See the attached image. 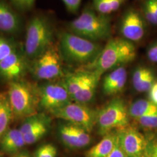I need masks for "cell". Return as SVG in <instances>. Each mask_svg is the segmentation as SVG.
<instances>
[{
    "label": "cell",
    "mask_w": 157,
    "mask_h": 157,
    "mask_svg": "<svg viewBox=\"0 0 157 157\" xmlns=\"http://www.w3.org/2000/svg\"><path fill=\"white\" fill-rule=\"evenodd\" d=\"M26 145L24 137L19 129H9L0 139L1 150L6 153L13 154Z\"/></svg>",
    "instance_id": "e0dca14e"
},
{
    "label": "cell",
    "mask_w": 157,
    "mask_h": 157,
    "mask_svg": "<svg viewBox=\"0 0 157 157\" xmlns=\"http://www.w3.org/2000/svg\"><path fill=\"white\" fill-rule=\"evenodd\" d=\"M118 141L128 157H144L147 140L145 136L130 124L116 130Z\"/></svg>",
    "instance_id": "30bf717a"
},
{
    "label": "cell",
    "mask_w": 157,
    "mask_h": 157,
    "mask_svg": "<svg viewBox=\"0 0 157 157\" xmlns=\"http://www.w3.org/2000/svg\"><path fill=\"white\" fill-rule=\"evenodd\" d=\"M23 157V153H21V154H19L16 155H15L14 157Z\"/></svg>",
    "instance_id": "d590c367"
},
{
    "label": "cell",
    "mask_w": 157,
    "mask_h": 157,
    "mask_svg": "<svg viewBox=\"0 0 157 157\" xmlns=\"http://www.w3.org/2000/svg\"><path fill=\"white\" fill-rule=\"evenodd\" d=\"M69 29L71 33L94 42L105 40L111 36V18L86 8L69 23Z\"/></svg>",
    "instance_id": "277c9868"
},
{
    "label": "cell",
    "mask_w": 157,
    "mask_h": 157,
    "mask_svg": "<svg viewBox=\"0 0 157 157\" xmlns=\"http://www.w3.org/2000/svg\"><path fill=\"white\" fill-rule=\"evenodd\" d=\"M62 60L58 48L52 45L32 61L30 69L35 78L50 80L63 76Z\"/></svg>",
    "instance_id": "52a82bcc"
},
{
    "label": "cell",
    "mask_w": 157,
    "mask_h": 157,
    "mask_svg": "<svg viewBox=\"0 0 157 157\" xmlns=\"http://www.w3.org/2000/svg\"><path fill=\"white\" fill-rule=\"evenodd\" d=\"M7 94L14 117L26 119L38 113L40 108L38 86L21 79L10 83Z\"/></svg>",
    "instance_id": "5b68a950"
},
{
    "label": "cell",
    "mask_w": 157,
    "mask_h": 157,
    "mask_svg": "<svg viewBox=\"0 0 157 157\" xmlns=\"http://www.w3.org/2000/svg\"><path fill=\"white\" fill-rule=\"evenodd\" d=\"M129 109L124 101L115 98L98 111L96 125L98 132L103 136L129 125Z\"/></svg>",
    "instance_id": "8992f818"
},
{
    "label": "cell",
    "mask_w": 157,
    "mask_h": 157,
    "mask_svg": "<svg viewBox=\"0 0 157 157\" xmlns=\"http://www.w3.org/2000/svg\"><path fill=\"white\" fill-rule=\"evenodd\" d=\"M67 8L72 13H75L78 10L82 0H62Z\"/></svg>",
    "instance_id": "1f68e13d"
},
{
    "label": "cell",
    "mask_w": 157,
    "mask_h": 157,
    "mask_svg": "<svg viewBox=\"0 0 157 157\" xmlns=\"http://www.w3.org/2000/svg\"><path fill=\"white\" fill-rule=\"evenodd\" d=\"M89 72V70L87 69L80 70L67 74L63 79L61 82L62 84L66 88L72 99L82 87Z\"/></svg>",
    "instance_id": "d6986e66"
},
{
    "label": "cell",
    "mask_w": 157,
    "mask_h": 157,
    "mask_svg": "<svg viewBox=\"0 0 157 157\" xmlns=\"http://www.w3.org/2000/svg\"><path fill=\"white\" fill-rule=\"evenodd\" d=\"M23 157H30V156L28 155V154H25V153H23Z\"/></svg>",
    "instance_id": "8d00e7d4"
},
{
    "label": "cell",
    "mask_w": 157,
    "mask_h": 157,
    "mask_svg": "<svg viewBox=\"0 0 157 157\" xmlns=\"http://www.w3.org/2000/svg\"><path fill=\"white\" fill-rule=\"evenodd\" d=\"M13 117L8 94H0V139L8 130Z\"/></svg>",
    "instance_id": "ffe728a7"
},
{
    "label": "cell",
    "mask_w": 157,
    "mask_h": 157,
    "mask_svg": "<svg viewBox=\"0 0 157 157\" xmlns=\"http://www.w3.org/2000/svg\"><path fill=\"white\" fill-rule=\"evenodd\" d=\"M22 17L11 6L0 0V32L10 36L21 33L23 29Z\"/></svg>",
    "instance_id": "5bb4252c"
},
{
    "label": "cell",
    "mask_w": 157,
    "mask_h": 157,
    "mask_svg": "<svg viewBox=\"0 0 157 157\" xmlns=\"http://www.w3.org/2000/svg\"><path fill=\"white\" fill-rule=\"evenodd\" d=\"M147 55L151 62L157 63V43H154L149 46Z\"/></svg>",
    "instance_id": "d6a6232c"
},
{
    "label": "cell",
    "mask_w": 157,
    "mask_h": 157,
    "mask_svg": "<svg viewBox=\"0 0 157 157\" xmlns=\"http://www.w3.org/2000/svg\"><path fill=\"white\" fill-rule=\"evenodd\" d=\"M117 135L116 132L104 136L102 139L86 152V157H107L113 149Z\"/></svg>",
    "instance_id": "ac0fdd59"
},
{
    "label": "cell",
    "mask_w": 157,
    "mask_h": 157,
    "mask_svg": "<svg viewBox=\"0 0 157 157\" xmlns=\"http://www.w3.org/2000/svg\"><path fill=\"white\" fill-rule=\"evenodd\" d=\"M149 97L150 100L157 105V82H155L150 90Z\"/></svg>",
    "instance_id": "e575fe53"
},
{
    "label": "cell",
    "mask_w": 157,
    "mask_h": 157,
    "mask_svg": "<svg viewBox=\"0 0 157 157\" xmlns=\"http://www.w3.org/2000/svg\"><path fill=\"white\" fill-rule=\"evenodd\" d=\"M56 147L50 144H45L40 146L36 152V157H56Z\"/></svg>",
    "instance_id": "83f0119b"
},
{
    "label": "cell",
    "mask_w": 157,
    "mask_h": 157,
    "mask_svg": "<svg viewBox=\"0 0 157 157\" xmlns=\"http://www.w3.org/2000/svg\"><path fill=\"white\" fill-rule=\"evenodd\" d=\"M89 70L90 71L89 74L84 84L72 97L74 102L86 105L93 99L95 95L97 87L101 76L94 71Z\"/></svg>",
    "instance_id": "2e32d148"
},
{
    "label": "cell",
    "mask_w": 157,
    "mask_h": 157,
    "mask_svg": "<svg viewBox=\"0 0 157 157\" xmlns=\"http://www.w3.org/2000/svg\"><path fill=\"white\" fill-rule=\"evenodd\" d=\"M135 119L137 124L144 129L148 130L157 129V114L144 116Z\"/></svg>",
    "instance_id": "4316f807"
},
{
    "label": "cell",
    "mask_w": 157,
    "mask_h": 157,
    "mask_svg": "<svg viewBox=\"0 0 157 157\" xmlns=\"http://www.w3.org/2000/svg\"><path fill=\"white\" fill-rule=\"evenodd\" d=\"M144 157H157V136L147 140Z\"/></svg>",
    "instance_id": "4dcf8cb0"
},
{
    "label": "cell",
    "mask_w": 157,
    "mask_h": 157,
    "mask_svg": "<svg viewBox=\"0 0 157 157\" xmlns=\"http://www.w3.org/2000/svg\"><path fill=\"white\" fill-rule=\"evenodd\" d=\"M103 47L98 42L80 37L70 32L59 36L58 50L62 60L74 66H88L95 62Z\"/></svg>",
    "instance_id": "6da1fadb"
},
{
    "label": "cell",
    "mask_w": 157,
    "mask_h": 157,
    "mask_svg": "<svg viewBox=\"0 0 157 157\" xmlns=\"http://www.w3.org/2000/svg\"><path fill=\"white\" fill-rule=\"evenodd\" d=\"M24 51L19 48L0 61V78L10 82L22 79L30 69Z\"/></svg>",
    "instance_id": "7c38bea8"
},
{
    "label": "cell",
    "mask_w": 157,
    "mask_h": 157,
    "mask_svg": "<svg viewBox=\"0 0 157 157\" xmlns=\"http://www.w3.org/2000/svg\"><path fill=\"white\" fill-rule=\"evenodd\" d=\"M126 0H92L93 6L98 13L108 15L117 11Z\"/></svg>",
    "instance_id": "603a6c76"
},
{
    "label": "cell",
    "mask_w": 157,
    "mask_h": 157,
    "mask_svg": "<svg viewBox=\"0 0 157 157\" xmlns=\"http://www.w3.org/2000/svg\"><path fill=\"white\" fill-rule=\"evenodd\" d=\"M50 126V123L45 124L41 127L34 129L28 134L23 135L26 145L32 144L42 139L48 132Z\"/></svg>",
    "instance_id": "484cf974"
},
{
    "label": "cell",
    "mask_w": 157,
    "mask_h": 157,
    "mask_svg": "<svg viewBox=\"0 0 157 157\" xmlns=\"http://www.w3.org/2000/svg\"><path fill=\"white\" fill-rule=\"evenodd\" d=\"M136 56V49L133 42L123 37L113 38L108 40L95 62L86 67L101 76L108 71L132 62Z\"/></svg>",
    "instance_id": "7a4b0ae2"
},
{
    "label": "cell",
    "mask_w": 157,
    "mask_h": 157,
    "mask_svg": "<svg viewBox=\"0 0 157 157\" xmlns=\"http://www.w3.org/2000/svg\"><path fill=\"white\" fill-rule=\"evenodd\" d=\"M14 40L0 35V61L19 49Z\"/></svg>",
    "instance_id": "d4e9b609"
},
{
    "label": "cell",
    "mask_w": 157,
    "mask_h": 157,
    "mask_svg": "<svg viewBox=\"0 0 157 157\" xmlns=\"http://www.w3.org/2000/svg\"><path fill=\"white\" fill-rule=\"evenodd\" d=\"M119 31L124 39L133 43L140 41L146 35L147 21L140 12L130 9L122 17Z\"/></svg>",
    "instance_id": "8fae6325"
},
{
    "label": "cell",
    "mask_w": 157,
    "mask_h": 157,
    "mask_svg": "<svg viewBox=\"0 0 157 157\" xmlns=\"http://www.w3.org/2000/svg\"><path fill=\"white\" fill-rule=\"evenodd\" d=\"M39 90L40 108L50 113L73 101L62 82L46 83Z\"/></svg>",
    "instance_id": "9c48e42d"
},
{
    "label": "cell",
    "mask_w": 157,
    "mask_h": 157,
    "mask_svg": "<svg viewBox=\"0 0 157 157\" xmlns=\"http://www.w3.org/2000/svg\"><path fill=\"white\" fill-rule=\"evenodd\" d=\"M97 113L86 104L74 101L50 112L54 117L82 127L89 133L96 125Z\"/></svg>",
    "instance_id": "ba28073f"
},
{
    "label": "cell",
    "mask_w": 157,
    "mask_h": 157,
    "mask_svg": "<svg viewBox=\"0 0 157 157\" xmlns=\"http://www.w3.org/2000/svg\"><path fill=\"white\" fill-rule=\"evenodd\" d=\"M127 71L123 66L117 67L104 78L102 90L108 95H114L124 89L127 81Z\"/></svg>",
    "instance_id": "9a60e30c"
},
{
    "label": "cell",
    "mask_w": 157,
    "mask_h": 157,
    "mask_svg": "<svg viewBox=\"0 0 157 157\" xmlns=\"http://www.w3.org/2000/svg\"><path fill=\"white\" fill-rule=\"evenodd\" d=\"M130 117L136 119L144 116L157 114V105L151 100H138L129 108Z\"/></svg>",
    "instance_id": "44dd1931"
},
{
    "label": "cell",
    "mask_w": 157,
    "mask_h": 157,
    "mask_svg": "<svg viewBox=\"0 0 157 157\" xmlns=\"http://www.w3.org/2000/svg\"><path fill=\"white\" fill-rule=\"evenodd\" d=\"M148 69L149 68L145 67H139L135 69L132 77V83L135 90L137 91L138 90L140 84Z\"/></svg>",
    "instance_id": "f1b7e54d"
},
{
    "label": "cell",
    "mask_w": 157,
    "mask_h": 157,
    "mask_svg": "<svg viewBox=\"0 0 157 157\" xmlns=\"http://www.w3.org/2000/svg\"><path fill=\"white\" fill-rule=\"evenodd\" d=\"M147 22L157 25V0H145L142 6V12Z\"/></svg>",
    "instance_id": "cb8c5ba5"
},
{
    "label": "cell",
    "mask_w": 157,
    "mask_h": 157,
    "mask_svg": "<svg viewBox=\"0 0 157 157\" xmlns=\"http://www.w3.org/2000/svg\"><path fill=\"white\" fill-rule=\"evenodd\" d=\"M12 4L21 11H26L30 10L34 4L36 0H10Z\"/></svg>",
    "instance_id": "f546056e"
},
{
    "label": "cell",
    "mask_w": 157,
    "mask_h": 157,
    "mask_svg": "<svg viewBox=\"0 0 157 157\" xmlns=\"http://www.w3.org/2000/svg\"><path fill=\"white\" fill-rule=\"evenodd\" d=\"M55 29L50 19L39 15L29 22L25 36L24 52L29 61H33L52 45Z\"/></svg>",
    "instance_id": "3957f363"
},
{
    "label": "cell",
    "mask_w": 157,
    "mask_h": 157,
    "mask_svg": "<svg viewBox=\"0 0 157 157\" xmlns=\"http://www.w3.org/2000/svg\"><path fill=\"white\" fill-rule=\"evenodd\" d=\"M58 132L63 144L70 148L84 147L91 141L90 133L86 130L67 122L59 124Z\"/></svg>",
    "instance_id": "4fadbf2b"
},
{
    "label": "cell",
    "mask_w": 157,
    "mask_h": 157,
    "mask_svg": "<svg viewBox=\"0 0 157 157\" xmlns=\"http://www.w3.org/2000/svg\"><path fill=\"white\" fill-rule=\"evenodd\" d=\"M50 122V119L45 114L43 113H37V114L26 118L20 127L19 130L23 135H26L32 132L34 129Z\"/></svg>",
    "instance_id": "7402d4cb"
},
{
    "label": "cell",
    "mask_w": 157,
    "mask_h": 157,
    "mask_svg": "<svg viewBox=\"0 0 157 157\" xmlns=\"http://www.w3.org/2000/svg\"><path fill=\"white\" fill-rule=\"evenodd\" d=\"M107 157H128L119 143L118 137L113 149Z\"/></svg>",
    "instance_id": "836d02e7"
}]
</instances>
